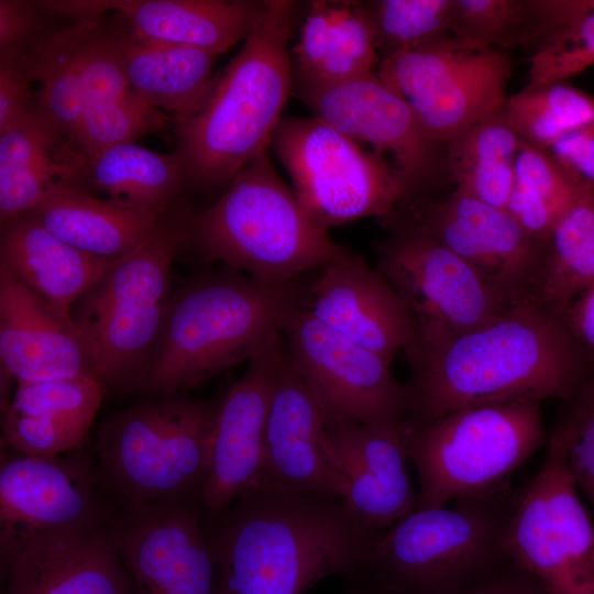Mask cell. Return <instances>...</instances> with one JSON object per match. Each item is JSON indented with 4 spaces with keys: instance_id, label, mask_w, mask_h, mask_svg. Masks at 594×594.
Listing matches in <instances>:
<instances>
[{
    "instance_id": "1",
    "label": "cell",
    "mask_w": 594,
    "mask_h": 594,
    "mask_svg": "<svg viewBox=\"0 0 594 594\" xmlns=\"http://www.w3.org/2000/svg\"><path fill=\"white\" fill-rule=\"evenodd\" d=\"M590 358L563 310L516 305L410 363L405 420L429 422L516 400H566L593 377Z\"/></svg>"
},
{
    "instance_id": "2",
    "label": "cell",
    "mask_w": 594,
    "mask_h": 594,
    "mask_svg": "<svg viewBox=\"0 0 594 594\" xmlns=\"http://www.w3.org/2000/svg\"><path fill=\"white\" fill-rule=\"evenodd\" d=\"M202 516L218 594H306L328 576H352L377 536L342 501L261 488Z\"/></svg>"
},
{
    "instance_id": "3",
    "label": "cell",
    "mask_w": 594,
    "mask_h": 594,
    "mask_svg": "<svg viewBox=\"0 0 594 594\" xmlns=\"http://www.w3.org/2000/svg\"><path fill=\"white\" fill-rule=\"evenodd\" d=\"M308 305V286L239 272L193 278L169 296L142 393H185L250 361Z\"/></svg>"
},
{
    "instance_id": "4",
    "label": "cell",
    "mask_w": 594,
    "mask_h": 594,
    "mask_svg": "<svg viewBox=\"0 0 594 594\" xmlns=\"http://www.w3.org/2000/svg\"><path fill=\"white\" fill-rule=\"evenodd\" d=\"M298 16L297 2L270 0L255 29L216 79L204 107L175 121L186 185L209 189L229 184L268 152L292 94L288 44Z\"/></svg>"
},
{
    "instance_id": "5",
    "label": "cell",
    "mask_w": 594,
    "mask_h": 594,
    "mask_svg": "<svg viewBox=\"0 0 594 594\" xmlns=\"http://www.w3.org/2000/svg\"><path fill=\"white\" fill-rule=\"evenodd\" d=\"M228 185L217 201L190 217L185 243L202 261L282 283L349 253L308 216L276 173L268 152Z\"/></svg>"
},
{
    "instance_id": "6",
    "label": "cell",
    "mask_w": 594,
    "mask_h": 594,
    "mask_svg": "<svg viewBox=\"0 0 594 594\" xmlns=\"http://www.w3.org/2000/svg\"><path fill=\"white\" fill-rule=\"evenodd\" d=\"M220 403L186 393L148 396L107 418L97 430L95 455L112 502L201 506Z\"/></svg>"
},
{
    "instance_id": "7",
    "label": "cell",
    "mask_w": 594,
    "mask_h": 594,
    "mask_svg": "<svg viewBox=\"0 0 594 594\" xmlns=\"http://www.w3.org/2000/svg\"><path fill=\"white\" fill-rule=\"evenodd\" d=\"M509 484L452 506L416 509L377 535L354 574L378 594H459L506 560Z\"/></svg>"
},
{
    "instance_id": "8",
    "label": "cell",
    "mask_w": 594,
    "mask_h": 594,
    "mask_svg": "<svg viewBox=\"0 0 594 594\" xmlns=\"http://www.w3.org/2000/svg\"><path fill=\"white\" fill-rule=\"evenodd\" d=\"M191 207L177 200L151 235L112 261L78 301L74 320L105 389L141 392L169 298L173 262L185 244Z\"/></svg>"
},
{
    "instance_id": "9",
    "label": "cell",
    "mask_w": 594,
    "mask_h": 594,
    "mask_svg": "<svg viewBox=\"0 0 594 594\" xmlns=\"http://www.w3.org/2000/svg\"><path fill=\"white\" fill-rule=\"evenodd\" d=\"M403 433L419 480L417 509L502 487L546 440L538 400L464 408L429 422L405 420Z\"/></svg>"
},
{
    "instance_id": "10",
    "label": "cell",
    "mask_w": 594,
    "mask_h": 594,
    "mask_svg": "<svg viewBox=\"0 0 594 594\" xmlns=\"http://www.w3.org/2000/svg\"><path fill=\"white\" fill-rule=\"evenodd\" d=\"M270 147L301 207L327 231L361 218L392 217L407 201L389 161L317 117L283 116Z\"/></svg>"
},
{
    "instance_id": "11",
    "label": "cell",
    "mask_w": 594,
    "mask_h": 594,
    "mask_svg": "<svg viewBox=\"0 0 594 594\" xmlns=\"http://www.w3.org/2000/svg\"><path fill=\"white\" fill-rule=\"evenodd\" d=\"M25 54L32 80L40 84L30 111L58 144L139 99L125 78L118 21L102 18L43 32Z\"/></svg>"
},
{
    "instance_id": "12",
    "label": "cell",
    "mask_w": 594,
    "mask_h": 594,
    "mask_svg": "<svg viewBox=\"0 0 594 594\" xmlns=\"http://www.w3.org/2000/svg\"><path fill=\"white\" fill-rule=\"evenodd\" d=\"M504 550L551 594H594V526L552 437L541 468L517 493Z\"/></svg>"
},
{
    "instance_id": "13",
    "label": "cell",
    "mask_w": 594,
    "mask_h": 594,
    "mask_svg": "<svg viewBox=\"0 0 594 594\" xmlns=\"http://www.w3.org/2000/svg\"><path fill=\"white\" fill-rule=\"evenodd\" d=\"M378 78L413 109L428 134L449 144L503 111L509 61L454 37L380 61Z\"/></svg>"
},
{
    "instance_id": "14",
    "label": "cell",
    "mask_w": 594,
    "mask_h": 594,
    "mask_svg": "<svg viewBox=\"0 0 594 594\" xmlns=\"http://www.w3.org/2000/svg\"><path fill=\"white\" fill-rule=\"evenodd\" d=\"M376 268L416 321L418 345L409 364L514 307L470 264L413 222L382 245Z\"/></svg>"
},
{
    "instance_id": "15",
    "label": "cell",
    "mask_w": 594,
    "mask_h": 594,
    "mask_svg": "<svg viewBox=\"0 0 594 594\" xmlns=\"http://www.w3.org/2000/svg\"><path fill=\"white\" fill-rule=\"evenodd\" d=\"M282 336L288 361L327 420L381 425L406 419V386L392 375L391 362L324 324L307 307Z\"/></svg>"
},
{
    "instance_id": "16",
    "label": "cell",
    "mask_w": 594,
    "mask_h": 594,
    "mask_svg": "<svg viewBox=\"0 0 594 594\" xmlns=\"http://www.w3.org/2000/svg\"><path fill=\"white\" fill-rule=\"evenodd\" d=\"M111 528L136 594H218L216 560L200 505L118 507Z\"/></svg>"
},
{
    "instance_id": "17",
    "label": "cell",
    "mask_w": 594,
    "mask_h": 594,
    "mask_svg": "<svg viewBox=\"0 0 594 594\" xmlns=\"http://www.w3.org/2000/svg\"><path fill=\"white\" fill-rule=\"evenodd\" d=\"M292 94L314 117L355 141L369 143L387 161L391 157L405 186L407 201L432 183L440 143L376 73L330 86L294 88Z\"/></svg>"
},
{
    "instance_id": "18",
    "label": "cell",
    "mask_w": 594,
    "mask_h": 594,
    "mask_svg": "<svg viewBox=\"0 0 594 594\" xmlns=\"http://www.w3.org/2000/svg\"><path fill=\"white\" fill-rule=\"evenodd\" d=\"M112 524L46 531L0 529L2 594H136Z\"/></svg>"
},
{
    "instance_id": "19",
    "label": "cell",
    "mask_w": 594,
    "mask_h": 594,
    "mask_svg": "<svg viewBox=\"0 0 594 594\" xmlns=\"http://www.w3.org/2000/svg\"><path fill=\"white\" fill-rule=\"evenodd\" d=\"M470 264L510 306L535 301L544 245L506 209L454 190L418 205L411 221Z\"/></svg>"
},
{
    "instance_id": "20",
    "label": "cell",
    "mask_w": 594,
    "mask_h": 594,
    "mask_svg": "<svg viewBox=\"0 0 594 594\" xmlns=\"http://www.w3.org/2000/svg\"><path fill=\"white\" fill-rule=\"evenodd\" d=\"M118 513L96 459L82 449L34 458L2 449L0 529L61 530L111 525Z\"/></svg>"
},
{
    "instance_id": "21",
    "label": "cell",
    "mask_w": 594,
    "mask_h": 594,
    "mask_svg": "<svg viewBox=\"0 0 594 594\" xmlns=\"http://www.w3.org/2000/svg\"><path fill=\"white\" fill-rule=\"evenodd\" d=\"M326 419L317 398L285 352L271 399L262 470L255 488L342 501L346 482L324 448Z\"/></svg>"
},
{
    "instance_id": "22",
    "label": "cell",
    "mask_w": 594,
    "mask_h": 594,
    "mask_svg": "<svg viewBox=\"0 0 594 594\" xmlns=\"http://www.w3.org/2000/svg\"><path fill=\"white\" fill-rule=\"evenodd\" d=\"M284 353L280 334L249 361L243 376L221 397L202 493L205 515L226 510L258 483L267 416Z\"/></svg>"
},
{
    "instance_id": "23",
    "label": "cell",
    "mask_w": 594,
    "mask_h": 594,
    "mask_svg": "<svg viewBox=\"0 0 594 594\" xmlns=\"http://www.w3.org/2000/svg\"><path fill=\"white\" fill-rule=\"evenodd\" d=\"M404 421L370 425L326 419L323 426L324 448L346 482L342 502L353 519L373 535L418 508Z\"/></svg>"
},
{
    "instance_id": "24",
    "label": "cell",
    "mask_w": 594,
    "mask_h": 594,
    "mask_svg": "<svg viewBox=\"0 0 594 594\" xmlns=\"http://www.w3.org/2000/svg\"><path fill=\"white\" fill-rule=\"evenodd\" d=\"M311 314L361 346L391 362L399 351L416 353V321L399 294L361 256H345L321 267L308 286Z\"/></svg>"
},
{
    "instance_id": "25",
    "label": "cell",
    "mask_w": 594,
    "mask_h": 594,
    "mask_svg": "<svg viewBox=\"0 0 594 594\" xmlns=\"http://www.w3.org/2000/svg\"><path fill=\"white\" fill-rule=\"evenodd\" d=\"M0 360L2 377L34 383L99 375L76 322L0 268ZM100 381V380H99Z\"/></svg>"
},
{
    "instance_id": "26",
    "label": "cell",
    "mask_w": 594,
    "mask_h": 594,
    "mask_svg": "<svg viewBox=\"0 0 594 594\" xmlns=\"http://www.w3.org/2000/svg\"><path fill=\"white\" fill-rule=\"evenodd\" d=\"M268 1L251 0H82L86 20L110 11L139 42L186 46L220 55L245 40Z\"/></svg>"
},
{
    "instance_id": "27",
    "label": "cell",
    "mask_w": 594,
    "mask_h": 594,
    "mask_svg": "<svg viewBox=\"0 0 594 594\" xmlns=\"http://www.w3.org/2000/svg\"><path fill=\"white\" fill-rule=\"evenodd\" d=\"M58 185L91 195L125 200L164 215L186 184L180 154H162L135 142L116 144L90 154L58 144L54 151Z\"/></svg>"
},
{
    "instance_id": "28",
    "label": "cell",
    "mask_w": 594,
    "mask_h": 594,
    "mask_svg": "<svg viewBox=\"0 0 594 594\" xmlns=\"http://www.w3.org/2000/svg\"><path fill=\"white\" fill-rule=\"evenodd\" d=\"M112 261L67 244L30 213L1 223L0 268L68 322H76L75 305L102 278Z\"/></svg>"
},
{
    "instance_id": "29",
    "label": "cell",
    "mask_w": 594,
    "mask_h": 594,
    "mask_svg": "<svg viewBox=\"0 0 594 594\" xmlns=\"http://www.w3.org/2000/svg\"><path fill=\"white\" fill-rule=\"evenodd\" d=\"M290 50L293 88L323 87L371 73L378 52L363 1H310Z\"/></svg>"
},
{
    "instance_id": "30",
    "label": "cell",
    "mask_w": 594,
    "mask_h": 594,
    "mask_svg": "<svg viewBox=\"0 0 594 594\" xmlns=\"http://www.w3.org/2000/svg\"><path fill=\"white\" fill-rule=\"evenodd\" d=\"M29 213L67 244L106 260H118L136 250L165 215L63 186Z\"/></svg>"
},
{
    "instance_id": "31",
    "label": "cell",
    "mask_w": 594,
    "mask_h": 594,
    "mask_svg": "<svg viewBox=\"0 0 594 594\" xmlns=\"http://www.w3.org/2000/svg\"><path fill=\"white\" fill-rule=\"evenodd\" d=\"M119 46L130 89L146 105L180 121L207 101L218 54L186 46L139 42L118 21Z\"/></svg>"
},
{
    "instance_id": "32",
    "label": "cell",
    "mask_w": 594,
    "mask_h": 594,
    "mask_svg": "<svg viewBox=\"0 0 594 594\" xmlns=\"http://www.w3.org/2000/svg\"><path fill=\"white\" fill-rule=\"evenodd\" d=\"M520 143L503 111L465 130L448 144V168L455 190L506 209Z\"/></svg>"
},
{
    "instance_id": "33",
    "label": "cell",
    "mask_w": 594,
    "mask_h": 594,
    "mask_svg": "<svg viewBox=\"0 0 594 594\" xmlns=\"http://www.w3.org/2000/svg\"><path fill=\"white\" fill-rule=\"evenodd\" d=\"M594 286V190L583 189L544 245L535 301L565 309Z\"/></svg>"
},
{
    "instance_id": "34",
    "label": "cell",
    "mask_w": 594,
    "mask_h": 594,
    "mask_svg": "<svg viewBox=\"0 0 594 594\" xmlns=\"http://www.w3.org/2000/svg\"><path fill=\"white\" fill-rule=\"evenodd\" d=\"M55 138L30 111L0 132V222L29 213L58 185Z\"/></svg>"
},
{
    "instance_id": "35",
    "label": "cell",
    "mask_w": 594,
    "mask_h": 594,
    "mask_svg": "<svg viewBox=\"0 0 594 594\" xmlns=\"http://www.w3.org/2000/svg\"><path fill=\"white\" fill-rule=\"evenodd\" d=\"M539 47L529 85L560 82L594 64V1H537Z\"/></svg>"
},
{
    "instance_id": "36",
    "label": "cell",
    "mask_w": 594,
    "mask_h": 594,
    "mask_svg": "<svg viewBox=\"0 0 594 594\" xmlns=\"http://www.w3.org/2000/svg\"><path fill=\"white\" fill-rule=\"evenodd\" d=\"M578 187L543 150L520 143L507 212L532 239L546 243L556 223L576 199Z\"/></svg>"
},
{
    "instance_id": "37",
    "label": "cell",
    "mask_w": 594,
    "mask_h": 594,
    "mask_svg": "<svg viewBox=\"0 0 594 594\" xmlns=\"http://www.w3.org/2000/svg\"><path fill=\"white\" fill-rule=\"evenodd\" d=\"M503 112L522 143L546 151L594 120V98L563 81L528 85L506 100Z\"/></svg>"
},
{
    "instance_id": "38",
    "label": "cell",
    "mask_w": 594,
    "mask_h": 594,
    "mask_svg": "<svg viewBox=\"0 0 594 594\" xmlns=\"http://www.w3.org/2000/svg\"><path fill=\"white\" fill-rule=\"evenodd\" d=\"M381 59L452 36V0L363 1Z\"/></svg>"
},
{
    "instance_id": "39",
    "label": "cell",
    "mask_w": 594,
    "mask_h": 594,
    "mask_svg": "<svg viewBox=\"0 0 594 594\" xmlns=\"http://www.w3.org/2000/svg\"><path fill=\"white\" fill-rule=\"evenodd\" d=\"M451 32L455 40L477 47H507L536 41V1L452 0Z\"/></svg>"
},
{
    "instance_id": "40",
    "label": "cell",
    "mask_w": 594,
    "mask_h": 594,
    "mask_svg": "<svg viewBox=\"0 0 594 594\" xmlns=\"http://www.w3.org/2000/svg\"><path fill=\"white\" fill-rule=\"evenodd\" d=\"M103 393L102 383L95 377L16 382L14 393L1 404V409L43 418L88 436Z\"/></svg>"
},
{
    "instance_id": "41",
    "label": "cell",
    "mask_w": 594,
    "mask_h": 594,
    "mask_svg": "<svg viewBox=\"0 0 594 594\" xmlns=\"http://www.w3.org/2000/svg\"><path fill=\"white\" fill-rule=\"evenodd\" d=\"M564 402L550 437L560 444L578 491L594 513V376Z\"/></svg>"
},
{
    "instance_id": "42",
    "label": "cell",
    "mask_w": 594,
    "mask_h": 594,
    "mask_svg": "<svg viewBox=\"0 0 594 594\" xmlns=\"http://www.w3.org/2000/svg\"><path fill=\"white\" fill-rule=\"evenodd\" d=\"M2 448L34 458H55L84 448L87 435L69 427L1 409Z\"/></svg>"
},
{
    "instance_id": "43",
    "label": "cell",
    "mask_w": 594,
    "mask_h": 594,
    "mask_svg": "<svg viewBox=\"0 0 594 594\" xmlns=\"http://www.w3.org/2000/svg\"><path fill=\"white\" fill-rule=\"evenodd\" d=\"M32 81L25 53L0 56V132L29 114Z\"/></svg>"
},
{
    "instance_id": "44",
    "label": "cell",
    "mask_w": 594,
    "mask_h": 594,
    "mask_svg": "<svg viewBox=\"0 0 594 594\" xmlns=\"http://www.w3.org/2000/svg\"><path fill=\"white\" fill-rule=\"evenodd\" d=\"M548 150L578 187L594 190V120L564 134Z\"/></svg>"
},
{
    "instance_id": "45",
    "label": "cell",
    "mask_w": 594,
    "mask_h": 594,
    "mask_svg": "<svg viewBox=\"0 0 594 594\" xmlns=\"http://www.w3.org/2000/svg\"><path fill=\"white\" fill-rule=\"evenodd\" d=\"M36 1L0 0V56L25 53L41 34Z\"/></svg>"
},
{
    "instance_id": "46",
    "label": "cell",
    "mask_w": 594,
    "mask_h": 594,
    "mask_svg": "<svg viewBox=\"0 0 594 594\" xmlns=\"http://www.w3.org/2000/svg\"><path fill=\"white\" fill-rule=\"evenodd\" d=\"M459 594H551L538 580L506 560L494 571Z\"/></svg>"
},
{
    "instance_id": "47",
    "label": "cell",
    "mask_w": 594,
    "mask_h": 594,
    "mask_svg": "<svg viewBox=\"0 0 594 594\" xmlns=\"http://www.w3.org/2000/svg\"><path fill=\"white\" fill-rule=\"evenodd\" d=\"M564 315L575 339L594 359V286L580 294Z\"/></svg>"
},
{
    "instance_id": "48",
    "label": "cell",
    "mask_w": 594,
    "mask_h": 594,
    "mask_svg": "<svg viewBox=\"0 0 594 594\" xmlns=\"http://www.w3.org/2000/svg\"><path fill=\"white\" fill-rule=\"evenodd\" d=\"M349 581L344 594H378L367 581L358 574L350 576Z\"/></svg>"
}]
</instances>
